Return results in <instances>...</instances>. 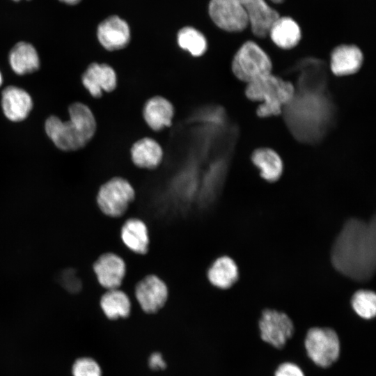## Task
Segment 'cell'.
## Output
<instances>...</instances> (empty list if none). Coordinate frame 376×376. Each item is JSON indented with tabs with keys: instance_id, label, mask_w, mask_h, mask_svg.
Returning <instances> with one entry per match:
<instances>
[{
	"instance_id": "cell-1",
	"label": "cell",
	"mask_w": 376,
	"mask_h": 376,
	"mask_svg": "<svg viewBox=\"0 0 376 376\" xmlns=\"http://www.w3.org/2000/svg\"><path fill=\"white\" fill-rule=\"evenodd\" d=\"M375 220H347L336 237L331 252L334 267L359 282L370 280L376 263Z\"/></svg>"
},
{
	"instance_id": "cell-2",
	"label": "cell",
	"mask_w": 376,
	"mask_h": 376,
	"mask_svg": "<svg viewBox=\"0 0 376 376\" xmlns=\"http://www.w3.org/2000/svg\"><path fill=\"white\" fill-rule=\"evenodd\" d=\"M70 119L62 121L52 116L45 122V131L55 146L65 151L84 147L93 137L97 128L95 116L88 106L75 102L69 107Z\"/></svg>"
},
{
	"instance_id": "cell-3",
	"label": "cell",
	"mask_w": 376,
	"mask_h": 376,
	"mask_svg": "<svg viewBox=\"0 0 376 376\" xmlns=\"http://www.w3.org/2000/svg\"><path fill=\"white\" fill-rule=\"evenodd\" d=\"M323 93H300L295 94L293 99L285 107L288 111L286 119L292 131L299 138L307 139L318 137L327 120V100Z\"/></svg>"
},
{
	"instance_id": "cell-4",
	"label": "cell",
	"mask_w": 376,
	"mask_h": 376,
	"mask_svg": "<svg viewBox=\"0 0 376 376\" xmlns=\"http://www.w3.org/2000/svg\"><path fill=\"white\" fill-rule=\"evenodd\" d=\"M246 97L253 101L262 102L257 109L260 117L276 116L288 104L295 94V86L272 73L247 84Z\"/></svg>"
},
{
	"instance_id": "cell-5",
	"label": "cell",
	"mask_w": 376,
	"mask_h": 376,
	"mask_svg": "<svg viewBox=\"0 0 376 376\" xmlns=\"http://www.w3.org/2000/svg\"><path fill=\"white\" fill-rule=\"evenodd\" d=\"M304 347L311 361L322 368L331 366L340 354L339 336L330 327L310 328L305 336Z\"/></svg>"
},
{
	"instance_id": "cell-6",
	"label": "cell",
	"mask_w": 376,
	"mask_h": 376,
	"mask_svg": "<svg viewBox=\"0 0 376 376\" xmlns=\"http://www.w3.org/2000/svg\"><path fill=\"white\" fill-rule=\"evenodd\" d=\"M231 67L237 79L249 84L270 74L272 63L259 45L247 41L235 53Z\"/></svg>"
},
{
	"instance_id": "cell-7",
	"label": "cell",
	"mask_w": 376,
	"mask_h": 376,
	"mask_svg": "<svg viewBox=\"0 0 376 376\" xmlns=\"http://www.w3.org/2000/svg\"><path fill=\"white\" fill-rule=\"evenodd\" d=\"M135 198V190L131 183L121 177H113L99 189L96 201L105 215L117 218L123 216Z\"/></svg>"
},
{
	"instance_id": "cell-8",
	"label": "cell",
	"mask_w": 376,
	"mask_h": 376,
	"mask_svg": "<svg viewBox=\"0 0 376 376\" xmlns=\"http://www.w3.org/2000/svg\"><path fill=\"white\" fill-rule=\"evenodd\" d=\"M260 338L276 349H283L292 337L295 326L285 313L275 309L263 310L258 321Z\"/></svg>"
},
{
	"instance_id": "cell-9",
	"label": "cell",
	"mask_w": 376,
	"mask_h": 376,
	"mask_svg": "<svg viewBox=\"0 0 376 376\" xmlns=\"http://www.w3.org/2000/svg\"><path fill=\"white\" fill-rule=\"evenodd\" d=\"M209 14L214 23L226 31H242L249 25L242 0H210Z\"/></svg>"
},
{
	"instance_id": "cell-10",
	"label": "cell",
	"mask_w": 376,
	"mask_h": 376,
	"mask_svg": "<svg viewBox=\"0 0 376 376\" xmlns=\"http://www.w3.org/2000/svg\"><path fill=\"white\" fill-rule=\"evenodd\" d=\"M134 294L144 312L155 313L165 305L169 297V290L161 278L150 274L136 283Z\"/></svg>"
},
{
	"instance_id": "cell-11",
	"label": "cell",
	"mask_w": 376,
	"mask_h": 376,
	"mask_svg": "<svg viewBox=\"0 0 376 376\" xmlns=\"http://www.w3.org/2000/svg\"><path fill=\"white\" fill-rule=\"evenodd\" d=\"M93 269L99 284L107 290L120 288L126 275L127 267L119 255L107 252L97 258Z\"/></svg>"
},
{
	"instance_id": "cell-12",
	"label": "cell",
	"mask_w": 376,
	"mask_h": 376,
	"mask_svg": "<svg viewBox=\"0 0 376 376\" xmlns=\"http://www.w3.org/2000/svg\"><path fill=\"white\" fill-rule=\"evenodd\" d=\"M82 84L90 94L99 98L102 92H112L117 86L114 69L107 63H91L81 77Z\"/></svg>"
},
{
	"instance_id": "cell-13",
	"label": "cell",
	"mask_w": 376,
	"mask_h": 376,
	"mask_svg": "<svg viewBox=\"0 0 376 376\" xmlns=\"http://www.w3.org/2000/svg\"><path fill=\"white\" fill-rule=\"evenodd\" d=\"M97 36L100 43L108 51L123 49L130 41L128 24L115 15L107 17L99 24Z\"/></svg>"
},
{
	"instance_id": "cell-14",
	"label": "cell",
	"mask_w": 376,
	"mask_h": 376,
	"mask_svg": "<svg viewBox=\"0 0 376 376\" xmlns=\"http://www.w3.org/2000/svg\"><path fill=\"white\" fill-rule=\"evenodd\" d=\"M242 1L252 33L260 38L267 36L272 26L280 17L278 11L269 6L265 0H242Z\"/></svg>"
},
{
	"instance_id": "cell-15",
	"label": "cell",
	"mask_w": 376,
	"mask_h": 376,
	"mask_svg": "<svg viewBox=\"0 0 376 376\" xmlns=\"http://www.w3.org/2000/svg\"><path fill=\"white\" fill-rule=\"evenodd\" d=\"M174 113L175 109L172 103L159 95L149 98L142 110L146 124L155 132L171 126Z\"/></svg>"
},
{
	"instance_id": "cell-16",
	"label": "cell",
	"mask_w": 376,
	"mask_h": 376,
	"mask_svg": "<svg viewBox=\"0 0 376 376\" xmlns=\"http://www.w3.org/2000/svg\"><path fill=\"white\" fill-rule=\"evenodd\" d=\"M1 105L5 116L15 122L23 120L28 116L33 102L26 91L10 86L2 92Z\"/></svg>"
},
{
	"instance_id": "cell-17",
	"label": "cell",
	"mask_w": 376,
	"mask_h": 376,
	"mask_svg": "<svg viewBox=\"0 0 376 376\" xmlns=\"http://www.w3.org/2000/svg\"><path fill=\"white\" fill-rule=\"evenodd\" d=\"M363 63V54L354 45H341L331 52L330 67L338 76L349 75L358 71Z\"/></svg>"
},
{
	"instance_id": "cell-18",
	"label": "cell",
	"mask_w": 376,
	"mask_h": 376,
	"mask_svg": "<svg viewBox=\"0 0 376 376\" xmlns=\"http://www.w3.org/2000/svg\"><path fill=\"white\" fill-rule=\"evenodd\" d=\"M120 238L125 246L134 253L143 255L148 251V229L139 218H130L124 222L120 228Z\"/></svg>"
},
{
	"instance_id": "cell-19",
	"label": "cell",
	"mask_w": 376,
	"mask_h": 376,
	"mask_svg": "<svg viewBox=\"0 0 376 376\" xmlns=\"http://www.w3.org/2000/svg\"><path fill=\"white\" fill-rule=\"evenodd\" d=\"M131 159L136 166L154 169L162 162L163 150L155 139L144 137L136 141L131 147Z\"/></svg>"
},
{
	"instance_id": "cell-20",
	"label": "cell",
	"mask_w": 376,
	"mask_h": 376,
	"mask_svg": "<svg viewBox=\"0 0 376 376\" xmlns=\"http://www.w3.org/2000/svg\"><path fill=\"white\" fill-rule=\"evenodd\" d=\"M298 78L299 92L323 93L326 84V74L320 61L306 59L301 63Z\"/></svg>"
},
{
	"instance_id": "cell-21",
	"label": "cell",
	"mask_w": 376,
	"mask_h": 376,
	"mask_svg": "<svg viewBox=\"0 0 376 376\" xmlns=\"http://www.w3.org/2000/svg\"><path fill=\"white\" fill-rule=\"evenodd\" d=\"M268 36L276 46L288 49L299 43L301 33L299 26L293 19L279 17L272 26Z\"/></svg>"
},
{
	"instance_id": "cell-22",
	"label": "cell",
	"mask_w": 376,
	"mask_h": 376,
	"mask_svg": "<svg viewBox=\"0 0 376 376\" xmlns=\"http://www.w3.org/2000/svg\"><path fill=\"white\" fill-rule=\"evenodd\" d=\"M238 275L236 263L226 256L217 258L207 272L210 283L213 286L224 290L230 288L237 281Z\"/></svg>"
},
{
	"instance_id": "cell-23",
	"label": "cell",
	"mask_w": 376,
	"mask_h": 376,
	"mask_svg": "<svg viewBox=\"0 0 376 376\" xmlns=\"http://www.w3.org/2000/svg\"><path fill=\"white\" fill-rule=\"evenodd\" d=\"M9 62L13 70L20 75L33 72L40 66L36 49L26 42H19L12 48Z\"/></svg>"
},
{
	"instance_id": "cell-24",
	"label": "cell",
	"mask_w": 376,
	"mask_h": 376,
	"mask_svg": "<svg viewBox=\"0 0 376 376\" xmlns=\"http://www.w3.org/2000/svg\"><path fill=\"white\" fill-rule=\"evenodd\" d=\"M100 305L105 316L110 320L128 317L132 308L130 297L119 288L107 290L101 297Z\"/></svg>"
},
{
	"instance_id": "cell-25",
	"label": "cell",
	"mask_w": 376,
	"mask_h": 376,
	"mask_svg": "<svg viewBox=\"0 0 376 376\" xmlns=\"http://www.w3.org/2000/svg\"><path fill=\"white\" fill-rule=\"evenodd\" d=\"M252 162L260 171V175L267 181L277 180L283 171V164L279 155L270 148L256 150L251 157Z\"/></svg>"
},
{
	"instance_id": "cell-26",
	"label": "cell",
	"mask_w": 376,
	"mask_h": 376,
	"mask_svg": "<svg viewBox=\"0 0 376 376\" xmlns=\"http://www.w3.org/2000/svg\"><path fill=\"white\" fill-rule=\"evenodd\" d=\"M177 39L178 45L194 56H201L207 50V43L205 37L193 27L186 26L180 29Z\"/></svg>"
},
{
	"instance_id": "cell-27",
	"label": "cell",
	"mask_w": 376,
	"mask_h": 376,
	"mask_svg": "<svg viewBox=\"0 0 376 376\" xmlns=\"http://www.w3.org/2000/svg\"><path fill=\"white\" fill-rule=\"evenodd\" d=\"M352 309L357 315L364 320H371L376 315V295L368 290H359L351 299Z\"/></svg>"
},
{
	"instance_id": "cell-28",
	"label": "cell",
	"mask_w": 376,
	"mask_h": 376,
	"mask_svg": "<svg viewBox=\"0 0 376 376\" xmlns=\"http://www.w3.org/2000/svg\"><path fill=\"white\" fill-rule=\"evenodd\" d=\"M72 373L73 376H102V370L93 359L83 357L75 361Z\"/></svg>"
},
{
	"instance_id": "cell-29",
	"label": "cell",
	"mask_w": 376,
	"mask_h": 376,
	"mask_svg": "<svg viewBox=\"0 0 376 376\" xmlns=\"http://www.w3.org/2000/svg\"><path fill=\"white\" fill-rule=\"evenodd\" d=\"M58 280L60 285L69 292H78L81 288V281L73 269L68 268L62 270L58 274Z\"/></svg>"
},
{
	"instance_id": "cell-30",
	"label": "cell",
	"mask_w": 376,
	"mask_h": 376,
	"mask_svg": "<svg viewBox=\"0 0 376 376\" xmlns=\"http://www.w3.org/2000/svg\"><path fill=\"white\" fill-rule=\"evenodd\" d=\"M274 376H306L303 370L297 364L285 361L276 368Z\"/></svg>"
},
{
	"instance_id": "cell-31",
	"label": "cell",
	"mask_w": 376,
	"mask_h": 376,
	"mask_svg": "<svg viewBox=\"0 0 376 376\" xmlns=\"http://www.w3.org/2000/svg\"><path fill=\"white\" fill-rule=\"evenodd\" d=\"M148 365L154 370H162L166 366V363L163 359L162 354L159 352H154L150 356Z\"/></svg>"
},
{
	"instance_id": "cell-32",
	"label": "cell",
	"mask_w": 376,
	"mask_h": 376,
	"mask_svg": "<svg viewBox=\"0 0 376 376\" xmlns=\"http://www.w3.org/2000/svg\"><path fill=\"white\" fill-rule=\"evenodd\" d=\"M61 2L68 5H75L79 3L81 0H59Z\"/></svg>"
},
{
	"instance_id": "cell-33",
	"label": "cell",
	"mask_w": 376,
	"mask_h": 376,
	"mask_svg": "<svg viewBox=\"0 0 376 376\" xmlns=\"http://www.w3.org/2000/svg\"><path fill=\"white\" fill-rule=\"evenodd\" d=\"M2 84V77H1V74L0 72V86Z\"/></svg>"
},
{
	"instance_id": "cell-34",
	"label": "cell",
	"mask_w": 376,
	"mask_h": 376,
	"mask_svg": "<svg viewBox=\"0 0 376 376\" xmlns=\"http://www.w3.org/2000/svg\"><path fill=\"white\" fill-rule=\"evenodd\" d=\"M13 1H20V0H13Z\"/></svg>"
}]
</instances>
